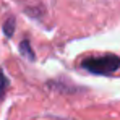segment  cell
<instances>
[{"mask_svg": "<svg viewBox=\"0 0 120 120\" xmlns=\"http://www.w3.org/2000/svg\"><path fill=\"white\" fill-rule=\"evenodd\" d=\"M20 50H21V54L24 55V57H28V59H34V54H33V49H31V45H29V41L28 39H24L23 42H21V45H20Z\"/></svg>", "mask_w": 120, "mask_h": 120, "instance_id": "obj_3", "label": "cell"}, {"mask_svg": "<svg viewBox=\"0 0 120 120\" xmlns=\"http://www.w3.org/2000/svg\"><path fill=\"white\" fill-rule=\"evenodd\" d=\"M7 89H8V80H7V76H5V73H3V70L0 68V101H3Z\"/></svg>", "mask_w": 120, "mask_h": 120, "instance_id": "obj_4", "label": "cell"}, {"mask_svg": "<svg viewBox=\"0 0 120 120\" xmlns=\"http://www.w3.org/2000/svg\"><path fill=\"white\" fill-rule=\"evenodd\" d=\"M81 67L94 75H110L120 68V57L114 54H107L101 57H89L81 62Z\"/></svg>", "mask_w": 120, "mask_h": 120, "instance_id": "obj_1", "label": "cell"}, {"mask_svg": "<svg viewBox=\"0 0 120 120\" xmlns=\"http://www.w3.org/2000/svg\"><path fill=\"white\" fill-rule=\"evenodd\" d=\"M15 24H16L15 18H8V20L5 21V24H3V33H5L7 38H11V36H13V33H15Z\"/></svg>", "mask_w": 120, "mask_h": 120, "instance_id": "obj_2", "label": "cell"}]
</instances>
